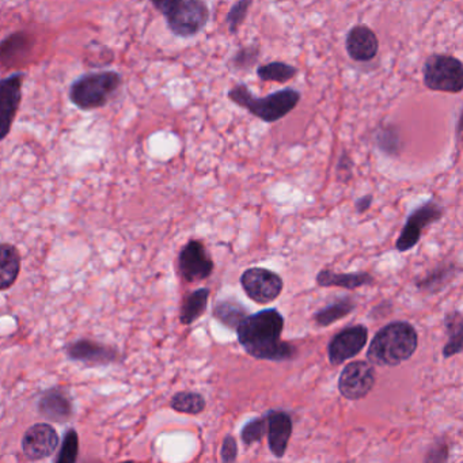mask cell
<instances>
[{
    "label": "cell",
    "mask_w": 463,
    "mask_h": 463,
    "mask_svg": "<svg viewBox=\"0 0 463 463\" xmlns=\"http://www.w3.org/2000/svg\"><path fill=\"white\" fill-rule=\"evenodd\" d=\"M285 318L279 310L268 308L247 314L237 328L238 340L245 351L258 361H288L295 358V346L282 340Z\"/></svg>",
    "instance_id": "1"
},
{
    "label": "cell",
    "mask_w": 463,
    "mask_h": 463,
    "mask_svg": "<svg viewBox=\"0 0 463 463\" xmlns=\"http://www.w3.org/2000/svg\"><path fill=\"white\" fill-rule=\"evenodd\" d=\"M419 345V336L412 323L405 321L389 323L376 333L369 344L367 359L379 367H396L409 361Z\"/></svg>",
    "instance_id": "2"
},
{
    "label": "cell",
    "mask_w": 463,
    "mask_h": 463,
    "mask_svg": "<svg viewBox=\"0 0 463 463\" xmlns=\"http://www.w3.org/2000/svg\"><path fill=\"white\" fill-rule=\"evenodd\" d=\"M123 85V77L118 71H95L80 75L71 83L68 90L72 105L80 110L105 108L115 98Z\"/></svg>",
    "instance_id": "3"
},
{
    "label": "cell",
    "mask_w": 463,
    "mask_h": 463,
    "mask_svg": "<svg viewBox=\"0 0 463 463\" xmlns=\"http://www.w3.org/2000/svg\"><path fill=\"white\" fill-rule=\"evenodd\" d=\"M229 98L235 105L247 109V112L260 120L276 123L290 115L298 106L300 102V93L295 88L287 87L267 97L257 98L245 83H239L229 91Z\"/></svg>",
    "instance_id": "4"
},
{
    "label": "cell",
    "mask_w": 463,
    "mask_h": 463,
    "mask_svg": "<svg viewBox=\"0 0 463 463\" xmlns=\"http://www.w3.org/2000/svg\"><path fill=\"white\" fill-rule=\"evenodd\" d=\"M176 37L191 39L202 32L209 21L206 0H151Z\"/></svg>",
    "instance_id": "5"
},
{
    "label": "cell",
    "mask_w": 463,
    "mask_h": 463,
    "mask_svg": "<svg viewBox=\"0 0 463 463\" xmlns=\"http://www.w3.org/2000/svg\"><path fill=\"white\" fill-rule=\"evenodd\" d=\"M425 87L432 91L458 95L463 90V65L459 59L446 53H434L425 60Z\"/></svg>",
    "instance_id": "6"
},
{
    "label": "cell",
    "mask_w": 463,
    "mask_h": 463,
    "mask_svg": "<svg viewBox=\"0 0 463 463\" xmlns=\"http://www.w3.org/2000/svg\"><path fill=\"white\" fill-rule=\"evenodd\" d=\"M240 285L253 302L267 305L279 298L285 283L277 273L265 268H250L240 276Z\"/></svg>",
    "instance_id": "7"
},
{
    "label": "cell",
    "mask_w": 463,
    "mask_h": 463,
    "mask_svg": "<svg viewBox=\"0 0 463 463\" xmlns=\"http://www.w3.org/2000/svg\"><path fill=\"white\" fill-rule=\"evenodd\" d=\"M376 368L364 361L346 364L338 378V391L344 398L359 401L366 398L376 386Z\"/></svg>",
    "instance_id": "8"
},
{
    "label": "cell",
    "mask_w": 463,
    "mask_h": 463,
    "mask_svg": "<svg viewBox=\"0 0 463 463\" xmlns=\"http://www.w3.org/2000/svg\"><path fill=\"white\" fill-rule=\"evenodd\" d=\"M443 209L436 202L429 201L424 202L422 206L417 207L416 209L411 212L405 222L404 229L399 234L398 239L396 242V249L398 252L405 253L414 249L419 244L420 238H421L422 231H424L429 224H435L437 220L442 219Z\"/></svg>",
    "instance_id": "9"
},
{
    "label": "cell",
    "mask_w": 463,
    "mask_h": 463,
    "mask_svg": "<svg viewBox=\"0 0 463 463\" xmlns=\"http://www.w3.org/2000/svg\"><path fill=\"white\" fill-rule=\"evenodd\" d=\"M24 80V72H14L0 80V141L11 133L18 110L21 108Z\"/></svg>",
    "instance_id": "10"
},
{
    "label": "cell",
    "mask_w": 463,
    "mask_h": 463,
    "mask_svg": "<svg viewBox=\"0 0 463 463\" xmlns=\"http://www.w3.org/2000/svg\"><path fill=\"white\" fill-rule=\"evenodd\" d=\"M178 270L185 282L196 283L209 279L214 272V262L202 242L192 239L185 245L178 255Z\"/></svg>",
    "instance_id": "11"
},
{
    "label": "cell",
    "mask_w": 463,
    "mask_h": 463,
    "mask_svg": "<svg viewBox=\"0 0 463 463\" xmlns=\"http://www.w3.org/2000/svg\"><path fill=\"white\" fill-rule=\"evenodd\" d=\"M368 340V329L364 325L348 326L331 338L328 346L331 366H340L363 351Z\"/></svg>",
    "instance_id": "12"
},
{
    "label": "cell",
    "mask_w": 463,
    "mask_h": 463,
    "mask_svg": "<svg viewBox=\"0 0 463 463\" xmlns=\"http://www.w3.org/2000/svg\"><path fill=\"white\" fill-rule=\"evenodd\" d=\"M60 437L57 429L47 422H39L27 429L22 437V452L29 460L49 458L59 447Z\"/></svg>",
    "instance_id": "13"
},
{
    "label": "cell",
    "mask_w": 463,
    "mask_h": 463,
    "mask_svg": "<svg viewBox=\"0 0 463 463\" xmlns=\"http://www.w3.org/2000/svg\"><path fill=\"white\" fill-rule=\"evenodd\" d=\"M345 49L348 57L355 62H371L378 55L379 40L373 29L358 25L346 34Z\"/></svg>",
    "instance_id": "14"
},
{
    "label": "cell",
    "mask_w": 463,
    "mask_h": 463,
    "mask_svg": "<svg viewBox=\"0 0 463 463\" xmlns=\"http://www.w3.org/2000/svg\"><path fill=\"white\" fill-rule=\"evenodd\" d=\"M65 353L71 361L97 366H108L118 361V352L115 348L91 340H78L68 344Z\"/></svg>",
    "instance_id": "15"
},
{
    "label": "cell",
    "mask_w": 463,
    "mask_h": 463,
    "mask_svg": "<svg viewBox=\"0 0 463 463\" xmlns=\"http://www.w3.org/2000/svg\"><path fill=\"white\" fill-rule=\"evenodd\" d=\"M265 414H267V436L270 452L276 458H283L292 435V419L290 414L285 411H269Z\"/></svg>",
    "instance_id": "16"
},
{
    "label": "cell",
    "mask_w": 463,
    "mask_h": 463,
    "mask_svg": "<svg viewBox=\"0 0 463 463\" xmlns=\"http://www.w3.org/2000/svg\"><path fill=\"white\" fill-rule=\"evenodd\" d=\"M39 412L49 421L65 422L72 416V401L65 389L53 387L42 394L39 402Z\"/></svg>",
    "instance_id": "17"
},
{
    "label": "cell",
    "mask_w": 463,
    "mask_h": 463,
    "mask_svg": "<svg viewBox=\"0 0 463 463\" xmlns=\"http://www.w3.org/2000/svg\"><path fill=\"white\" fill-rule=\"evenodd\" d=\"M33 47L27 33L15 32L0 42V67L10 68L27 57Z\"/></svg>",
    "instance_id": "18"
},
{
    "label": "cell",
    "mask_w": 463,
    "mask_h": 463,
    "mask_svg": "<svg viewBox=\"0 0 463 463\" xmlns=\"http://www.w3.org/2000/svg\"><path fill=\"white\" fill-rule=\"evenodd\" d=\"M376 283L373 276L367 272L335 273L329 269L321 270L317 275V285L320 287H340L345 290L373 285Z\"/></svg>",
    "instance_id": "19"
},
{
    "label": "cell",
    "mask_w": 463,
    "mask_h": 463,
    "mask_svg": "<svg viewBox=\"0 0 463 463\" xmlns=\"http://www.w3.org/2000/svg\"><path fill=\"white\" fill-rule=\"evenodd\" d=\"M21 272V255L14 245L0 244V291L15 285Z\"/></svg>",
    "instance_id": "20"
},
{
    "label": "cell",
    "mask_w": 463,
    "mask_h": 463,
    "mask_svg": "<svg viewBox=\"0 0 463 463\" xmlns=\"http://www.w3.org/2000/svg\"><path fill=\"white\" fill-rule=\"evenodd\" d=\"M209 288H199V290L185 296L181 313H179V323L185 326L196 323L202 314L206 313L207 307H209Z\"/></svg>",
    "instance_id": "21"
},
{
    "label": "cell",
    "mask_w": 463,
    "mask_h": 463,
    "mask_svg": "<svg viewBox=\"0 0 463 463\" xmlns=\"http://www.w3.org/2000/svg\"><path fill=\"white\" fill-rule=\"evenodd\" d=\"M356 302L351 296H344L340 300L331 302L326 307L321 308L317 313L314 314V321L318 326H330L331 323H338L343 320L344 317L349 315L352 311L355 310Z\"/></svg>",
    "instance_id": "22"
},
{
    "label": "cell",
    "mask_w": 463,
    "mask_h": 463,
    "mask_svg": "<svg viewBox=\"0 0 463 463\" xmlns=\"http://www.w3.org/2000/svg\"><path fill=\"white\" fill-rule=\"evenodd\" d=\"M444 325H446L447 333H449V341L443 348V356H444V359H449L452 356L462 353L463 320L460 311H452V313L447 314L446 318H444Z\"/></svg>",
    "instance_id": "23"
},
{
    "label": "cell",
    "mask_w": 463,
    "mask_h": 463,
    "mask_svg": "<svg viewBox=\"0 0 463 463\" xmlns=\"http://www.w3.org/2000/svg\"><path fill=\"white\" fill-rule=\"evenodd\" d=\"M247 315V308L237 300H220L214 308V317L232 330L238 328L240 321L244 320Z\"/></svg>",
    "instance_id": "24"
},
{
    "label": "cell",
    "mask_w": 463,
    "mask_h": 463,
    "mask_svg": "<svg viewBox=\"0 0 463 463\" xmlns=\"http://www.w3.org/2000/svg\"><path fill=\"white\" fill-rule=\"evenodd\" d=\"M455 272H457V268L454 267V264L437 267L436 269L429 272L421 280H417V288L427 291V292H439L454 279Z\"/></svg>",
    "instance_id": "25"
},
{
    "label": "cell",
    "mask_w": 463,
    "mask_h": 463,
    "mask_svg": "<svg viewBox=\"0 0 463 463\" xmlns=\"http://www.w3.org/2000/svg\"><path fill=\"white\" fill-rule=\"evenodd\" d=\"M206 398L196 391H179L174 394L171 401V407L173 411L184 414H201L206 409Z\"/></svg>",
    "instance_id": "26"
},
{
    "label": "cell",
    "mask_w": 463,
    "mask_h": 463,
    "mask_svg": "<svg viewBox=\"0 0 463 463\" xmlns=\"http://www.w3.org/2000/svg\"><path fill=\"white\" fill-rule=\"evenodd\" d=\"M296 73H298V68L283 62L268 63L257 68L258 78L265 82L285 83L293 80Z\"/></svg>",
    "instance_id": "27"
},
{
    "label": "cell",
    "mask_w": 463,
    "mask_h": 463,
    "mask_svg": "<svg viewBox=\"0 0 463 463\" xmlns=\"http://www.w3.org/2000/svg\"><path fill=\"white\" fill-rule=\"evenodd\" d=\"M260 57V47L258 44L240 48L234 57L230 60V67L235 71H247L257 65Z\"/></svg>",
    "instance_id": "28"
},
{
    "label": "cell",
    "mask_w": 463,
    "mask_h": 463,
    "mask_svg": "<svg viewBox=\"0 0 463 463\" xmlns=\"http://www.w3.org/2000/svg\"><path fill=\"white\" fill-rule=\"evenodd\" d=\"M267 414H264L260 419L252 420V421L245 425L242 431H240V439L244 442L245 446H252L254 443L264 439L265 435H267Z\"/></svg>",
    "instance_id": "29"
},
{
    "label": "cell",
    "mask_w": 463,
    "mask_h": 463,
    "mask_svg": "<svg viewBox=\"0 0 463 463\" xmlns=\"http://www.w3.org/2000/svg\"><path fill=\"white\" fill-rule=\"evenodd\" d=\"M78 454H80V436L75 429H68L63 439L57 462L73 463L77 460Z\"/></svg>",
    "instance_id": "30"
},
{
    "label": "cell",
    "mask_w": 463,
    "mask_h": 463,
    "mask_svg": "<svg viewBox=\"0 0 463 463\" xmlns=\"http://www.w3.org/2000/svg\"><path fill=\"white\" fill-rule=\"evenodd\" d=\"M399 133L393 125H386L376 133V144L383 153L397 156L399 151Z\"/></svg>",
    "instance_id": "31"
},
{
    "label": "cell",
    "mask_w": 463,
    "mask_h": 463,
    "mask_svg": "<svg viewBox=\"0 0 463 463\" xmlns=\"http://www.w3.org/2000/svg\"><path fill=\"white\" fill-rule=\"evenodd\" d=\"M252 4L253 0H238L237 4H232L226 17V24L231 34H237L239 27L244 25L245 18Z\"/></svg>",
    "instance_id": "32"
},
{
    "label": "cell",
    "mask_w": 463,
    "mask_h": 463,
    "mask_svg": "<svg viewBox=\"0 0 463 463\" xmlns=\"http://www.w3.org/2000/svg\"><path fill=\"white\" fill-rule=\"evenodd\" d=\"M220 457L222 460L226 463L235 462L238 458V444L237 440L232 435H227L222 443V450H220Z\"/></svg>",
    "instance_id": "33"
},
{
    "label": "cell",
    "mask_w": 463,
    "mask_h": 463,
    "mask_svg": "<svg viewBox=\"0 0 463 463\" xmlns=\"http://www.w3.org/2000/svg\"><path fill=\"white\" fill-rule=\"evenodd\" d=\"M447 459H449V447L444 442H437L425 457V462H446Z\"/></svg>",
    "instance_id": "34"
},
{
    "label": "cell",
    "mask_w": 463,
    "mask_h": 463,
    "mask_svg": "<svg viewBox=\"0 0 463 463\" xmlns=\"http://www.w3.org/2000/svg\"><path fill=\"white\" fill-rule=\"evenodd\" d=\"M352 169H353V162H352V159L349 158L348 154L343 153V156H341L340 161H338V178H340L343 182H348L349 179L352 178V176H353V171H352Z\"/></svg>",
    "instance_id": "35"
},
{
    "label": "cell",
    "mask_w": 463,
    "mask_h": 463,
    "mask_svg": "<svg viewBox=\"0 0 463 463\" xmlns=\"http://www.w3.org/2000/svg\"><path fill=\"white\" fill-rule=\"evenodd\" d=\"M373 194H367V196L356 200L355 209L358 214H364V212L368 211L369 207L373 206Z\"/></svg>",
    "instance_id": "36"
}]
</instances>
